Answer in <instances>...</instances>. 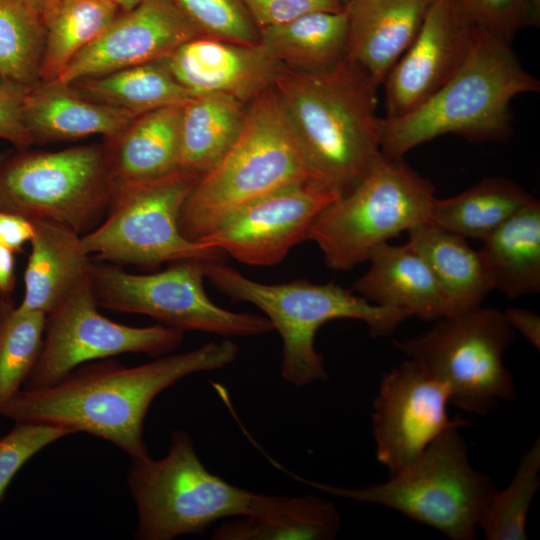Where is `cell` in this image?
Masks as SVG:
<instances>
[{
    "label": "cell",
    "instance_id": "277c9868",
    "mask_svg": "<svg viewBox=\"0 0 540 540\" xmlns=\"http://www.w3.org/2000/svg\"><path fill=\"white\" fill-rule=\"evenodd\" d=\"M308 180L318 181L271 87L247 104L239 136L191 189L179 215L180 231L197 241L256 200Z\"/></svg>",
    "mask_w": 540,
    "mask_h": 540
},
{
    "label": "cell",
    "instance_id": "8992f818",
    "mask_svg": "<svg viewBox=\"0 0 540 540\" xmlns=\"http://www.w3.org/2000/svg\"><path fill=\"white\" fill-rule=\"evenodd\" d=\"M459 428L444 431L415 461L384 483L347 488L287 472L323 493L395 510L451 540H475L480 519L497 488L471 465Z\"/></svg>",
    "mask_w": 540,
    "mask_h": 540
},
{
    "label": "cell",
    "instance_id": "f1b7e54d",
    "mask_svg": "<svg viewBox=\"0 0 540 540\" xmlns=\"http://www.w3.org/2000/svg\"><path fill=\"white\" fill-rule=\"evenodd\" d=\"M535 199L511 179L489 177L455 196L436 198L430 223L466 239L484 240Z\"/></svg>",
    "mask_w": 540,
    "mask_h": 540
},
{
    "label": "cell",
    "instance_id": "ee69618b",
    "mask_svg": "<svg viewBox=\"0 0 540 540\" xmlns=\"http://www.w3.org/2000/svg\"><path fill=\"white\" fill-rule=\"evenodd\" d=\"M117 5L121 11H128L136 7L143 0H110Z\"/></svg>",
    "mask_w": 540,
    "mask_h": 540
},
{
    "label": "cell",
    "instance_id": "6da1fadb",
    "mask_svg": "<svg viewBox=\"0 0 540 540\" xmlns=\"http://www.w3.org/2000/svg\"><path fill=\"white\" fill-rule=\"evenodd\" d=\"M238 354V346L223 339L133 367L110 359L85 363L53 385L21 388L0 416L84 432L111 442L131 459L146 458L143 425L155 397L191 374L232 364Z\"/></svg>",
    "mask_w": 540,
    "mask_h": 540
},
{
    "label": "cell",
    "instance_id": "e0dca14e",
    "mask_svg": "<svg viewBox=\"0 0 540 540\" xmlns=\"http://www.w3.org/2000/svg\"><path fill=\"white\" fill-rule=\"evenodd\" d=\"M200 36L173 0H143L133 9L121 11L97 39L70 61L58 80L70 83L162 60Z\"/></svg>",
    "mask_w": 540,
    "mask_h": 540
},
{
    "label": "cell",
    "instance_id": "60d3db41",
    "mask_svg": "<svg viewBox=\"0 0 540 540\" xmlns=\"http://www.w3.org/2000/svg\"><path fill=\"white\" fill-rule=\"evenodd\" d=\"M503 314L515 331L519 333L533 348L540 349V317L534 311L513 307L503 311Z\"/></svg>",
    "mask_w": 540,
    "mask_h": 540
},
{
    "label": "cell",
    "instance_id": "9a60e30c",
    "mask_svg": "<svg viewBox=\"0 0 540 540\" xmlns=\"http://www.w3.org/2000/svg\"><path fill=\"white\" fill-rule=\"evenodd\" d=\"M340 195L315 180L295 183L249 204L197 241L244 264L276 265L307 239L317 215Z\"/></svg>",
    "mask_w": 540,
    "mask_h": 540
},
{
    "label": "cell",
    "instance_id": "74e56055",
    "mask_svg": "<svg viewBox=\"0 0 540 540\" xmlns=\"http://www.w3.org/2000/svg\"><path fill=\"white\" fill-rule=\"evenodd\" d=\"M258 29L291 21L314 11H338L335 0H241Z\"/></svg>",
    "mask_w": 540,
    "mask_h": 540
},
{
    "label": "cell",
    "instance_id": "2e32d148",
    "mask_svg": "<svg viewBox=\"0 0 540 540\" xmlns=\"http://www.w3.org/2000/svg\"><path fill=\"white\" fill-rule=\"evenodd\" d=\"M474 29L454 0H433L414 40L382 84L385 117L410 112L449 81L470 52Z\"/></svg>",
    "mask_w": 540,
    "mask_h": 540
},
{
    "label": "cell",
    "instance_id": "1f68e13d",
    "mask_svg": "<svg viewBox=\"0 0 540 540\" xmlns=\"http://www.w3.org/2000/svg\"><path fill=\"white\" fill-rule=\"evenodd\" d=\"M46 314L0 296V412L23 387L41 352Z\"/></svg>",
    "mask_w": 540,
    "mask_h": 540
},
{
    "label": "cell",
    "instance_id": "603a6c76",
    "mask_svg": "<svg viewBox=\"0 0 540 540\" xmlns=\"http://www.w3.org/2000/svg\"><path fill=\"white\" fill-rule=\"evenodd\" d=\"M340 528V514L330 500L259 493L248 514L222 520L211 539L332 540Z\"/></svg>",
    "mask_w": 540,
    "mask_h": 540
},
{
    "label": "cell",
    "instance_id": "4fadbf2b",
    "mask_svg": "<svg viewBox=\"0 0 540 540\" xmlns=\"http://www.w3.org/2000/svg\"><path fill=\"white\" fill-rule=\"evenodd\" d=\"M91 276L46 315L43 344L23 389L44 388L89 361L123 353L162 356L176 349L184 331L163 324L134 327L99 311Z\"/></svg>",
    "mask_w": 540,
    "mask_h": 540
},
{
    "label": "cell",
    "instance_id": "9c48e42d",
    "mask_svg": "<svg viewBox=\"0 0 540 540\" xmlns=\"http://www.w3.org/2000/svg\"><path fill=\"white\" fill-rule=\"evenodd\" d=\"M114 191L106 144L16 150L0 163V210L47 220L79 235L107 215Z\"/></svg>",
    "mask_w": 540,
    "mask_h": 540
},
{
    "label": "cell",
    "instance_id": "7402d4cb",
    "mask_svg": "<svg viewBox=\"0 0 540 540\" xmlns=\"http://www.w3.org/2000/svg\"><path fill=\"white\" fill-rule=\"evenodd\" d=\"M32 222L34 235L19 306L47 315L90 278L93 262L81 235L52 221Z\"/></svg>",
    "mask_w": 540,
    "mask_h": 540
},
{
    "label": "cell",
    "instance_id": "7a4b0ae2",
    "mask_svg": "<svg viewBox=\"0 0 540 540\" xmlns=\"http://www.w3.org/2000/svg\"><path fill=\"white\" fill-rule=\"evenodd\" d=\"M273 88L315 178L349 191L382 154L379 86L346 56L321 71L285 67Z\"/></svg>",
    "mask_w": 540,
    "mask_h": 540
},
{
    "label": "cell",
    "instance_id": "484cf974",
    "mask_svg": "<svg viewBox=\"0 0 540 540\" xmlns=\"http://www.w3.org/2000/svg\"><path fill=\"white\" fill-rule=\"evenodd\" d=\"M483 241L479 251L493 290L509 298L540 290V202L535 199Z\"/></svg>",
    "mask_w": 540,
    "mask_h": 540
},
{
    "label": "cell",
    "instance_id": "5bb4252c",
    "mask_svg": "<svg viewBox=\"0 0 540 540\" xmlns=\"http://www.w3.org/2000/svg\"><path fill=\"white\" fill-rule=\"evenodd\" d=\"M445 386L409 359L387 371L372 407L376 458L392 476L415 461L444 431L470 422L449 418Z\"/></svg>",
    "mask_w": 540,
    "mask_h": 540
},
{
    "label": "cell",
    "instance_id": "44dd1931",
    "mask_svg": "<svg viewBox=\"0 0 540 540\" xmlns=\"http://www.w3.org/2000/svg\"><path fill=\"white\" fill-rule=\"evenodd\" d=\"M22 116L34 144L73 141L102 135L113 141L137 115L88 100L58 79L40 83L24 98Z\"/></svg>",
    "mask_w": 540,
    "mask_h": 540
},
{
    "label": "cell",
    "instance_id": "83f0119b",
    "mask_svg": "<svg viewBox=\"0 0 540 540\" xmlns=\"http://www.w3.org/2000/svg\"><path fill=\"white\" fill-rule=\"evenodd\" d=\"M247 104L225 94H202L182 105L179 168L204 174L239 136Z\"/></svg>",
    "mask_w": 540,
    "mask_h": 540
},
{
    "label": "cell",
    "instance_id": "cb8c5ba5",
    "mask_svg": "<svg viewBox=\"0 0 540 540\" xmlns=\"http://www.w3.org/2000/svg\"><path fill=\"white\" fill-rule=\"evenodd\" d=\"M182 105L141 114L108 149L114 187L165 177L179 168Z\"/></svg>",
    "mask_w": 540,
    "mask_h": 540
},
{
    "label": "cell",
    "instance_id": "ab89813d",
    "mask_svg": "<svg viewBox=\"0 0 540 540\" xmlns=\"http://www.w3.org/2000/svg\"><path fill=\"white\" fill-rule=\"evenodd\" d=\"M34 235V225L29 219L0 210V244L16 253H22L25 243Z\"/></svg>",
    "mask_w": 540,
    "mask_h": 540
},
{
    "label": "cell",
    "instance_id": "8fae6325",
    "mask_svg": "<svg viewBox=\"0 0 540 540\" xmlns=\"http://www.w3.org/2000/svg\"><path fill=\"white\" fill-rule=\"evenodd\" d=\"M200 176L178 169L156 180L115 186L106 218L82 235L88 254L148 268L185 260L223 261L224 253L185 238L179 228L182 206Z\"/></svg>",
    "mask_w": 540,
    "mask_h": 540
},
{
    "label": "cell",
    "instance_id": "52a82bcc",
    "mask_svg": "<svg viewBox=\"0 0 540 540\" xmlns=\"http://www.w3.org/2000/svg\"><path fill=\"white\" fill-rule=\"evenodd\" d=\"M435 199L430 181L402 158L382 153L349 191L317 215L307 239L318 245L329 268L347 271L367 261L378 245L429 223Z\"/></svg>",
    "mask_w": 540,
    "mask_h": 540
},
{
    "label": "cell",
    "instance_id": "ba28073f",
    "mask_svg": "<svg viewBox=\"0 0 540 540\" xmlns=\"http://www.w3.org/2000/svg\"><path fill=\"white\" fill-rule=\"evenodd\" d=\"M127 484L137 509L139 540L202 534L217 521L248 514L259 493L211 473L184 430L172 432L164 457L132 458Z\"/></svg>",
    "mask_w": 540,
    "mask_h": 540
},
{
    "label": "cell",
    "instance_id": "d4e9b609",
    "mask_svg": "<svg viewBox=\"0 0 540 540\" xmlns=\"http://www.w3.org/2000/svg\"><path fill=\"white\" fill-rule=\"evenodd\" d=\"M406 233V244L426 262L456 314L481 306L493 287L480 252L466 238L430 222Z\"/></svg>",
    "mask_w": 540,
    "mask_h": 540
},
{
    "label": "cell",
    "instance_id": "7c38bea8",
    "mask_svg": "<svg viewBox=\"0 0 540 540\" xmlns=\"http://www.w3.org/2000/svg\"><path fill=\"white\" fill-rule=\"evenodd\" d=\"M205 263L174 262L152 274H133L113 264L93 263L91 282L99 307L147 315L184 332L252 337L272 331L265 316L229 311L208 297L203 285Z\"/></svg>",
    "mask_w": 540,
    "mask_h": 540
},
{
    "label": "cell",
    "instance_id": "ac0fdd59",
    "mask_svg": "<svg viewBox=\"0 0 540 540\" xmlns=\"http://www.w3.org/2000/svg\"><path fill=\"white\" fill-rule=\"evenodd\" d=\"M163 60L192 97L218 93L245 104L273 87L285 68L260 43L246 45L203 36L183 43Z\"/></svg>",
    "mask_w": 540,
    "mask_h": 540
},
{
    "label": "cell",
    "instance_id": "4316f807",
    "mask_svg": "<svg viewBox=\"0 0 540 540\" xmlns=\"http://www.w3.org/2000/svg\"><path fill=\"white\" fill-rule=\"evenodd\" d=\"M259 43L286 68L321 71L347 56L346 11H314L283 24L258 29Z\"/></svg>",
    "mask_w": 540,
    "mask_h": 540
},
{
    "label": "cell",
    "instance_id": "bcb514c9",
    "mask_svg": "<svg viewBox=\"0 0 540 540\" xmlns=\"http://www.w3.org/2000/svg\"><path fill=\"white\" fill-rule=\"evenodd\" d=\"M335 1H338V2H340L341 4H343V5H344V4H345V2H346L347 0H335Z\"/></svg>",
    "mask_w": 540,
    "mask_h": 540
},
{
    "label": "cell",
    "instance_id": "d6a6232c",
    "mask_svg": "<svg viewBox=\"0 0 540 540\" xmlns=\"http://www.w3.org/2000/svg\"><path fill=\"white\" fill-rule=\"evenodd\" d=\"M44 44L42 17L18 0H0V79L38 86Z\"/></svg>",
    "mask_w": 540,
    "mask_h": 540
},
{
    "label": "cell",
    "instance_id": "f6af8a7d",
    "mask_svg": "<svg viewBox=\"0 0 540 540\" xmlns=\"http://www.w3.org/2000/svg\"><path fill=\"white\" fill-rule=\"evenodd\" d=\"M8 155V153H0V163Z\"/></svg>",
    "mask_w": 540,
    "mask_h": 540
},
{
    "label": "cell",
    "instance_id": "3957f363",
    "mask_svg": "<svg viewBox=\"0 0 540 540\" xmlns=\"http://www.w3.org/2000/svg\"><path fill=\"white\" fill-rule=\"evenodd\" d=\"M470 52L455 75L425 102L395 118L381 117V152L402 158L445 134L490 141L511 129L513 98L540 91L507 43L474 27Z\"/></svg>",
    "mask_w": 540,
    "mask_h": 540
},
{
    "label": "cell",
    "instance_id": "ffe728a7",
    "mask_svg": "<svg viewBox=\"0 0 540 540\" xmlns=\"http://www.w3.org/2000/svg\"><path fill=\"white\" fill-rule=\"evenodd\" d=\"M368 270L354 283L355 293L367 301L395 308L424 321L456 314L422 257L406 243L375 247Z\"/></svg>",
    "mask_w": 540,
    "mask_h": 540
},
{
    "label": "cell",
    "instance_id": "7bdbcfd3",
    "mask_svg": "<svg viewBox=\"0 0 540 540\" xmlns=\"http://www.w3.org/2000/svg\"><path fill=\"white\" fill-rule=\"evenodd\" d=\"M41 17L53 0H18Z\"/></svg>",
    "mask_w": 540,
    "mask_h": 540
},
{
    "label": "cell",
    "instance_id": "f546056e",
    "mask_svg": "<svg viewBox=\"0 0 540 540\" xmlns=\"http://www.w3.org/2000/svg\"><path fill=\"white\" fill-rule=\"evenodd\" d=\"M69 84L88 100L137 116L166 106L183 105L192 97L173 77L163 59L80 78Z\"/></svg>",
    "mask_w": 540,
    "mask_h": 540
},
{
    "label": "cell",
    "instance_id": "e575fe53",
    "mask_svg": "<svg viewBox=\"0 0 540 540\" xmlns=\"http://www.w3.org/2000/svg\"><path fill=\"white\" fill-rule=\"evenodd\" d=\"M204 37L259 44V31L241 0H173Z\"/></svg>",
    "mask_w": 540,
    "mask_h": 540
},
{
    "label": "cell",
    "instance_id": "836d02e7",
    "mask_svg": "<svg viewBox=\"0 0 540 540\" xmlns=\"http://www.w3.org/2000/svg\"><path fill=\"white\" fill-rule=\"evenodd\" d=\"M540 486V439L522 455L510 483L496 489L480 519L487 540H525L531 503Z\"/></svg>",
    "mask_w": 540,
    "mask_h": 540
},
{
    "label": "cell",
    "instance_id": "b9f144b4",
    "mask_svg": "<svg viewBox=\"0 0 540 540\" xmlns=\"http://www.w3.org/2000/svg\"><path fill=\"white\" fill-rule=\"evenodd\" d=\"M15 284V253L0 244V296L12 297Z\"/></svg>",
    "mask_w": 540,
    "mask_h": 540
},
{
    "label": "cell",
    "instance_id": "8d00e7d4",
    "mask_svg": "<svg viewBox=\"0 0 540 540\" xmlns=\"http://www.w3.org/2000/svg\"><path fill=\"white\" fill-rule=\"evenodd\" d=\"M71 434L74 432L64 427L15 422L13 428L0 437V503L15 475L33 456Z\"/></svg>",
    "mask_w": 540,
    "mask_h": 540
},
{
    "label": "cell",
    "instance_id": "d6986e66",
    "mask_svg": "<svg viewBox=\"0 0 540 540\" xmlns=\"http://www.w3.org/2000/svg\"><path fill=\"white\" fill-rule=\"evenodd\" d=\"M433 0H347V56L379 87L417 35Z\"/></svg>",
    "mask_w": 540,
    "mask_h": 540
},
{
    "label": "cell",
    "instance_id": "4dcf8cb0",
    "mask_svg": "<svg viewBox=\"0 0 540 540\" xmlns=\"http://www.w3.org/2000/svg\"><path fill=\"white\" fill-rule=\"evenodd\" d=\"M121 12L110 0H53L42 15L45 44L41 83L58 79L70 61Z\"/></svg>",
    "mask_w": 540,
    "mask_h": 540
},
{
    "label": "cell",
    "instance_id": "f35d334b",
    "mask_svg": "<svg viewBox=\"0 0 540 540\" xmlns=\"http://www.w3.org/2000/svg\"><path fill=\"white\" fill-rule=\"evenodd\" d=\"M31 89L15 82L0 79V139L11 143L16 150L34 145L22 116L23 101Z\"/></svg>",
    "mask_w": 540,
    "mask_h": 540
},
{
    "label": "cell",
    "instance_id": "30bf717a",
    "mask_svg": "<svg viewBox=\"0 0 540 540\" xmlns=\"http://www.w3.org/2000/svg\"><path fill=\"white\" fill-rule=\"evenodd\" d=\"M515 338L503 312L479 306L438 319L422 334L394 343L445 386L450 403L485 416L502 401L517 398L513 376L503 361Z\"/></svg>",
    "mask_w": 540,
    "mask_h": 540
},
{
    "label": "cell",
    "instance_id": "5b68a950",
    "mask_svg": "<svg viewBox=\"0 0 540 540\" xmlns=\"http://www.w3.org/2000/svg\"><path fill=\"white\" fill-rule=\"evenodd\" d=\"M205 274L231 299L251 303L264 312L282 339L281 376L295 386L328 377L323 357L314 346L315 335L325 323L359 320L367 325L371 336L380 337L390 335L410 318L404 311L375 305L334 282L265 284L251 280L224 261L206 262Z\"/></svg>",
    "mask_w": 540,
    "mask_h": 540
},
{
    "label": "cell",
    "instance_id": "d590c367",
    "mask_svg": "<svg viewBox=\"0 0 540 540\" xmlns=\"http://www.w3.org/2000/svg\"><path fill=\"white\" fill-rule=\"evenodd\" d=\"M467 20L510 43L522 28L538 26L540 0H454Z\"/></svg>",
    "mask_w": 540,
    "mask_h": 540
}]
</instances>
